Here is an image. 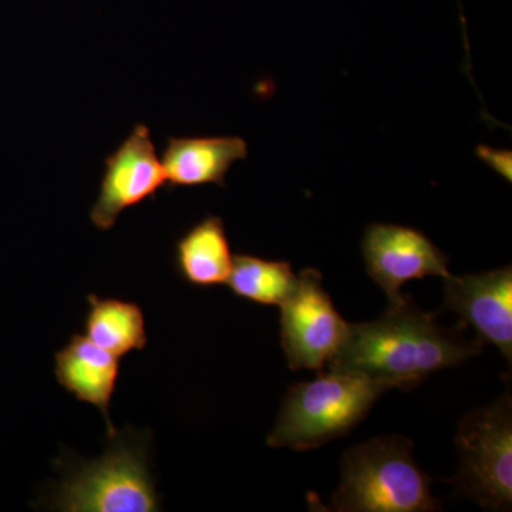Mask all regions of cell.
Returning <instances> with one entry per match:
<instances>
[{
	"mask_svg": "<svg viewBox=\"0 0 512 512\" xmlns=\"http://www.w3.org/2000/svg\"><path fill=\"white\" fill-rule=\"evenodd\" d=\"M483 348L458 330L443 328L412 299L389 305L379 319L350 323L348 338L329 370H348L383 384L387 390H412L434 373L456 367Z\"/></svg>",
	"mask_w": 512,
	"mask_h": 512,
	"instance_id": "6da1fadb",
	"label": "cell"
},
{
	"mask_svg": "<svg viewBox=\"0 0 512 512\" xmlns=\"http://www.w3.org/2000/svg\"><path fill=\"white\" fill-rule=\"evenodd\" d=\"M406 437H376L350 447L340 461V483L330 511L431 512L441 510L431 478L413 457Z\"/></svg>",
	"mask_w": 512,
	"mask_h": 512,
	"instance_id": "7a4b0ae2",
	"label": "cell"
},
{
	"mask_svg": "<svg viewBox=\"0 0 512 512\" xmlns=\"http://www.w3.org/2000/svg\"><path fill=\"white\" fill-rule=\"evenodd\" d=\"M384 392L383 384L348 370H329L311 382L293 384L266 444L296 451L325 446L365 420Z\"/></svg>",
	"mask_w": 512,
	"mask_h": 512,
	"instance_id": "3957f363",
	"label": "cell"
},
{
	"mask_svg": "<svg viewBox=\"0 0 512 512\" xmlns=\"http://www.w3.org/2000/svg\"><path fill=\"white\" fill-rule=\"evenodd\" d=\"M113 444L97 460L67 474L56 495L63 512H156L160 498L146 451L127 439Z\"/></svg>",
	"mask_w": 512,
	"mask_h": 512,
	"instance_id": "277c9868",
	"label": "cell"
},
{
	"mask_svg": "<svg viewBox=\"0 0 512 512\" xmlns=\"http://www.w3.org/2000/svg\"><path fill=\"white\" fill-rule=\"evenodd\" d=\"M456 444L457 493L491 511L512 505V402L510 394L461 420Z\"/></svg>",
	"mask_w": 512,
	"mask_h": 512,
	"instance_id": "5b68a950",
	"label": "cell"
},
{
	"mask_svg": "<svg viewBox=\"0 0 512 512\" xmlns=\"http://www.w3.org/2000/svg\"><path fill=\"white\" fill-rule=\"evenodd\" d=\"M281 343L292 370H320L333 359L349 325L323 288L316 269H303L295 289L281 306Z\"/></svg>",
	"mask_w": 512,
	"mask_h": 512,
	"instance_id": "8992f818",
	"label": "cell"
},
{
	"mask_svg": "<svg viewBox=\"0 0 512 512\" xmlns=\"http://www.w3.org/2000/svg\"><path fill=\"white\" fill-rule=\"evenodd\" d=\"M164 187L165 171L150 128L138 123L106 158L90 221L100 231H110L124 211L156 197Z\"/></svg>",
	"mask_w": 512,
	"mask_h": 512,
	"instance_id": "52a82bcc",
	"label": "cell"
},
{
	"mask_svg": "<svg viewBox=\"0 0 512 512\" xmlns=\"http://www.w3.org/2000/svg\"><path fill=\"white\" fill-rule=\"evenodd\" d=\"M367 275L386 293L389 305H399L407 282L440 276L447 279L448 256L419 229L396 224H370L362 239Z\"/></svg>",
	"mask_w": 512,
	"mask_h": 512,
	"instance_id": "ba28073f",
	"label": "cell"
},
{
	"mask_svg": "<svg viewBox=\"0 0 512 512\" xmlns=\"http://www.w3.org/2000/svg\"><path fill=\"white\" fill-rule=\"evenodd\" d=\"M444 308L512 362V268L444 279Z\"/></svg>",
	"mask_w": 512,
	"mask_h": 512,
	"instance_id": "9c48e42d",
	"label": "cell"
},
{
	"mask_svg": "<svg viewBox=\"0 0 512 512\" xmlns=\"http://www.w3.org/2000/svg\"><path fill=\"white\" fill-rule=\"evenodd\" d=\"M247 157L248 144L242 137H170L161 158L165 187L168 191L210 184L225 187L232 165Z\"/></svg>",
	"mask_w": 512,
	"mask_h": 512,
	"instance_id": "30bf717a",
	"label": "cell"
},
{
	"mask_svg": "<svg viewBox=\"0 0 512 512\" xmlns=\"http://www.w3.org/2000/svg\"><path fill=\"white\" fill-rule=\"evenodd\" d=\"M57 382L79 402L92 404L103 414L109 437L116 436L110 419V404L120 375V357L94 345L86 335H73L56 353Z\"/></svg>",
	"mask_w": 512,
	"mask_h": 512,
	"instance_id": "8fae6325",
	"label": "cell"
},
{
	"mask_svg": "<svg viewBox=\"0 0 512 512\" xmlns=\"http://www.w3.org/2000/svg\"><path fill=\"white\" fill-rule=\"evenodd\" d=\"M175 268L187 284L210 288L227 284L234 254L222 218L207 215L178 239Z\"/></svg>",
	"mask_w": 512,
	"mask_h": 512,
	"instance_id": "7c38bea8",
	"label": "cell"
},
{
	"mask_svg": "<svg viewBox=\"0 0 512 512\" xmlns=\"http://www.w3.org/2000/svg\"><path fill=\"white\" fill-rule=\"evenodd\" d=\"M89 312L84 330L94 345L111 355L123 357L146 349L148 336L143 309L137 303L89 295Z\"/></svg>",
	"mask_w": 512,
	"mask_h": 512,
	"instance_id": "4fadbf2b",
	"label": "cell"
},
{
	"mask_svg": "<svg viewBox=\"0 0 512 512\" xmlns=\"http://www.w3.org/2000/svg\"><path fill=\"white\" fill-rule=\"evenodd\" d=\"M298 282L292 265L259 256L234 255L227 285L239 299L264 306H281Z\"/></svg>",
	"mask_w": 512,
	"mask_h": 512,
	"instance_id": "5bb4252c",
	"label": "cell"
},
{
	"mask_svg": "<svg viewBox=\"0 0 512 512\" xmlns=\"http://www.w3.org/2000/svg\"><path fill=\"white\" fill-rule=\"evenodd\" d=\"M477 157L480 158L481 161H484V164H487L494 173L501 175L504 180H507L508 183L512 181V153L511 150H503V148H494L490 146H485V144H481V146L477 147L476 150Z\"/></svg>",
	"mask_w": 512,
	"mask_h": 512,
	"instance_id": "9a60e30c",
	"label": "cell"
}]
</instances>
